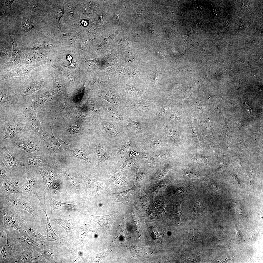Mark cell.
Listing matches in <instances>:
<instances>
[{
  "label": "cell",
  "instance_id": "44",
  "mask_svg": "<svg viewBox=\"0 0 263 263\" xmlns=\"http://www.w3.org/2000/svg\"><path fill=\"white\" fill-rule=\"evenodd\" d=\"M135 187L134 186L132 188L125 191L117 194L118 196L121 198L126 199L130 197L135 189Z\"/></svg>",
  "mask_w": 263,
  "mask_h": 263
},
{
  "label": "cell",
  "instance_id": "4",
  "mask_svg": "<svg viewBox=\"0 0 263 263\" xmlns=\"http://www.w3.org/2000/svg\"><path fill=\"white\" fill-rule=\"evenodd\" d=\"M3 229L6 233L7 239L1 250L2 258L0 263H15L24 250L15 239V229L9 227Z\"/></svg>",
  "mask_w": 263,
  "mask_h": 263
},
{
  "label": "cell",
  "instance_id": "5",
  "mask_svg": "<svg viewBox=\"0 0 263 263\" xmlns=\"http://www.w3.org/2000/svg\"><path fill=\"white\" fill-rule=\"evenodd\" d=\"M52 158L42 168L37 169L42 177L46 192L49 193L53 190L59 191L61 183L56 164Z\"/></svg>",
  "mask_w": 263,
  "mask_h": 263
},
{
  "label": "cell",
  "instance_id": "54",
  "mask_svg": "<svg viewBox=\"0 0 263 263\" xmlns=\"http://www.w3.org/2000/svg\"><path fill=\"white\" fill-rule=\"evenodd\" d=\"M108 110L109 112L113 116L116 117H118V113L112 107H109L108 108Z\"/></svg>",
  "mask_w": 263,
  "mask_h": 263
},
{
  "label": "cell",
  "instance_id": "19",
  "mask_svg": "<svg viewBox=\"0 0 263 263\" xmlns=\"http://www.w3.org/2000/svg\"><path fill=\"white\" fill-rule=\"evenodd\" d=\"M47 261L35 250H24L15 263H45Z\"/></svg>",
  "mask_w": 263,
  "mask_h": 263
},
{
  "label": "cell",
  "instance_id": "17",
  "mask_svg": "<svg viewBox=\"0 0 263 263\" xmlns=\"http://www.w3.org/2000/svg\"><path fill=\"white\" fill-rule=\"evenodd\" d=\"M54 91L51 89L43 93L33 96L32 103L28 109L36 110L38 107L43 104L56 100L57 95Z\"/></svg>",
  "mask_w": 263,
  "mask_h": 263
},
{
  "label": "cell",
  "instance_id": "3",
  "mask_svg": "<svg viewBox=\"0 0 263 263\" xmlns=\"http://www.w3.org/2000/svg\"><path fill=\"white\" fill-rule=\"evenodd\" d=\"M0 206L10 205L25 210L33 217L35 221H38L41 210L40 205L33 202H28L21 197L18 198L16 196L9 194L3 189L0 191Z\"/></svg>",
  "mask_w": 263,
  "mask_h": 263
},
{
  "label": "cell",
  "instance_id": "12",
  "mask_svg": "<svg viewBox=\"0 0 263 263\" xmlns=\"http://www.w3.org/2000/svg\"><path fill=\"white\" fill-rule=\"evenodd\" d=\"M50 220L60 225L65 230L67 236L65 240L71 245L73 243L77 244L78 239V232L77 229V223L75 219L51 218Z\"/></svg>",
  "mask_w": 263,
  "mask_h": 263
},
{
  "label": "cell",
  "instance_id": "53",
  "mask_svg": "<svg viewBox=\"0 0 263 263\" xmlns=\"http://www.w3.org/2000/svg\"><path fill=\"white\" fill-rule=\"evenodd\" d=\"M105 98L111 102H113L116 100L115 96L110 94H106L104 96Z\"/></svg>",
  "mask_w": 263,
  "mask_h": 263
},
{
  "label": "cell",
  "instance_id": "16",
  "mask_svg": "<svg viewBox=\"0 0 263 263\" xmlns=\"http://www.w3.org/2000/svg\"><path fill=\"white\" fill-rule=\"evenodd\" d=\"M15 236L16 240L21 245L24 250L30 251L35 250L40 246L41 242L34 241L26 230L19 231L15 230Z\"/></svg>",
  "mask_w": 263,
  "mask_h": 263
},
{
  "label": "cell",
  "instance_id": "46",
  "mask_svg": "<svg viewBox=\"0 0 263 263\" xmlns=\"http://www.w3.org/2000/svg\"><path fill=\"white\" fill-rule=\"evenodd\" d=\"M27 6L32 11L38 12L39 10V5L38 2H30L27 4Z\"/></svg>",
  "mask_w": 263,
  "mask_h": 263
},
{
  "label": "cell",
  "instance_id": "35",
  "mask_svg": "<svg viewBox=\"0 0 263 263\" xmlns=\"http://www.w3.org/2000/svg\"><path fill=\"white\" fill-rule=\"evenodd\" d=\"M0 63L8 62L10 60L12 54L11 51L3 48L0 44Z\"/></svg>",
  "mask_w": 263,
  "mask_h": 263
},
{
  "label": "cell",
  "instance_id": "43",
  "mask_svg": "<svg viewBox=\"0 0 263 263\" xmlns=\"http://www.w3.org/2000/svg\"><path fill=\"white\" fill-rule=\"evenodd\" d=\"M83 130V127L80 125H69L68 126L66 129L67 133L69 134L78 133Z\"/></svg>",
  "mask_w": 263,
  "mask_h": 263
},
{
  "label": "cell",
  "instance_id": "18",
  "mask_svg": "<svg viewBox=\"0 0 263 263\" xmlns=\"http://www.w3.org/2000/svg\"><path fill=\"white\" fill-rule=\"evenodd\" d=\"M139 158L141 165L148 169L153 175L157 171L160 163H156L154 159L141 147Z\"/></svg>",
  "mask_w": 263,
  "mask_h": 263
},
{
  "label": "cell",
  "instance_id": "42",
  "mask_svg": "<svg viewBox=\"0 0 263 263\" xmlns=\"http://www.w3.org/2000/svg\"><path fill=\"white\" fill-rule=\"evenodd\" d=\"M63 245L68 247L70 250L72 254L73 262L80 263V260L73 246L68 243L66 240Z\"/></svg>",
  "mask_w": 263,
  "mask_h": 263
},
{
  "label": "cell",
  "instance_id": "36",
  "mask_svg": "<svg viewBox=\"0 0 263 263\" xmlns=\"http://www.w3.org/2000/svg\"><path fill=\"white\" fill-rule=\"evenodd\" d=\"M17 182L13 181L8 187L5 190L9 194H16L20 195V187L18 185Z\"/></svg>",
  "mask_w": 263,
  "mask_h": 263
},
{
  "label": "cell",
  "instance_id": "30",
  "mask_svg": "<svg viewBox=\"0 0 263 263\" xmlns=\"http://www.w3.org/2000/svg\"><path fill=\"white\" fill-rule=\"evenodd\" d=\"M70 153L73 156L84 160L91 164V161L87 153L83 149L79 148L74 149L70 151Z\"/></svg>",
  "mask_w": 263,
  "mask_h": 263
},
{
  "label": "cell",
  "instance_id": "11",
  "mask_svg": "<svg viewBox=\"0 0 263 263\" xmlns=\"http://www.w3.org/2000/svg\"><path fill=\"white\" fill-rule=\"evenodd\" d=\"M36 111L28 109L23 113L26 128L28 130L36 134L45 143L48 134L43 130L40 125L41 121L38 119Z\"/></svg>",
  "mask_w": 263,
  "mask_h": 263
},
{
  "label": "cell",
  "instance_id": "13",
  "mask_svg": "<svg viewBox=\"0 0 263 263\" xmlns=\"http://www.w3.org/2000/svg\"><path fill=\"white\" fill-rule=\"evenodd\" d=\"M46 62V61H44L34 64L20 65L19 66L4 72L1 75L0 80L13 77L27 76L33 69L45 64Z\"/></svg>",
  "mask_w": 263,
  "mask_h": 263
},
{
  "label": "cell",
  "instance_id": "31",
  "mask_svg": "<svg viewBox=\"0 0 263 263\" xmlns=\"http://www.w3.org/2000/svg\"><path fill=\"white\" fill-rule=\"evenodd\" d=\"M0 103L14 105L16 104L18 102L16 95L10 96L0 91Z\"/></svg>",
  "mask_w": 263,
  "mask_h": 263
},
{
  "label": "cell",
  "instance_id": "23",
  "mask_svg": "<svg viewBox=\"0 0 263 263\" xmlns=\"http://www.w3.org/2000/svg\"><path fill=\"white\" fill-rule=\"evenodd\" d=\"M48 53L46 52L40 51H34L26 53L25 58L20 65L31 64L45 61Z\"/></svg>",
  "mask_w": 263,
  "mask_h": 263
},
{
  "label": "cell",
  "instance_id": "25",
  "mask_svg": "<svg viewBox=\"0 0 263 263\" xmlns=\"http://www.w3.org/2000/svg\"><path fill=\"white\" fill-rule=\"evenodd\" d=\"M172 167L167 160L160 162L157 171L152 177L151 183H155L162 179Z\"/></svg>",
  "mask_w": 263,
  "mask_h": 263
},
{
  "label": "cell",
  "instance_id": "22",
  "mask_svg": "<svg viewBox=\"0 0 263 263\" xmlns=\"http://www.w3.org/2000/svg\"><path fill=\"white\" fill-rule=\"evenodd\" d=\"M47 199L50 206L51 214L56 209L59 210L67 213L78 206L76 203L68 204L58 202L52 198L49 195L47 197Z\"/></svg>",
  "mask_w": 263,
  "mask_h": 263
},
{
  "label": "cell",
  "instance_id": "41",
  "mask_svg": "<svg viewBox=\"0 0 263 263\" xmlns=\"http://www.w3.org/2000/svg\"><path fill=\"white\" fill-rule=\"evenodd\" d=\"M113 180L115 183L122 184H128L129 182L128 180L122 175L120 173L114 172L112 176Z\"/></svg>",
  "mask_w": 263,
  "mask_h": 263
},
{
  "label": "cell",
  "instance_id": "56",
  "mask_svg": "<svg viewBox=\"0 0 263 263\" xmlns=\"http://www.w3.org/2000/svg\"><path fill=\"white\" fill-rule=\"evenodd\" d=\"M235 209L237 210H241L243 208L242 205L238 203H236L235 204Z\"/></svg>",
  "mask_w": 263,
  "mask_h": 263
},
{
  "label": "cell",
  "instance_id": "33",
  "mask_svg": "<svg viewBox=\"0 0 263 263\" xmlns=\"http://www.w3.org/2000/svg\"><path fill=\"white\" fill-rule=\"evenodd\" d=\"M192 209L194 213L199 215L203 214L207 210L199 198L195 199L193 202Z\"/></svg>",
  "mask_w": 263,
  "mask_h": 263
},
{
  "label": "cell",
  "instance_id": "45",
  "mask_svg": "<svg viewBox=\"0 0 263 263\" xmlns=\"http://www.w3.org/2000/svg\"><path fill=\"white\" fill-rule=\"evenodd\" d=\"M33 24L31 21L27 18H24L22 23V28L25 31H28L32 29Z\"/></svg>",
  "mask_w": 263,
  "mask_h": 263
},
{
  "label": "cell",
  "instance_id": "6",
  "mask_svg": "<svg viewBox=\"0 0 263 263\" xmlns=\"http://www.w3.org/2000/svg\"><path fill=\"white\" fill-rule=\"evenodd\" d=\"M27 129L25 123L14 119H9L0 124V148L6 147L15 137L24 134Z\"/></svg>",
  "mask_w": 263,
  "mask_h": 263
},
{
  "label": "cell",
  "instance_id": "26",
  "mask_svg": "<svg viewBox=\"0 0 263 263\" xmlns=\"http://www.w3.org/2000/svg\"><path fill=\"white\" fill-rule=\"evenodd\" d=\"M79 228L77 230L78 239L77 244H79L82 248L84 250V241L86 234L89 232L94 231L95 230L90 225L83 222H79Z\"/></svg>",
  "mask_w": 263,
  "mask_h": 263
},
{
  "label": "cell",
  "instance_id": "55",
  "mask_svg": "<svg viewBox=\"0 0 263 263\" xmlns=\"http://www.w3.org/2000/svg\"><path fill=\"white\" fill-rule=\"evenodd\" d=\"M87 61L92 66L94 67H95L98 65V60L97 59H94L92 60H88L86 59Z\"/></svg>",
  "mask_w": 263,
  "mask_h": 263
},
{
  "label": "cell",
  "instance_id": "32",
  "mask_svg": "<svg viewBox=\"0 0 263 263\" xmlns=\"http://www.w3.org/2000/svg\"><path fill=\"white\" fill-rule=\"evenodd\" d=\"M0 181L13 180L11 172L3 162L0 164Z\"/></svg>",
  "mask_w": 263,
  "mask_h": 263
},
{
  "label": "cell",
  "instance_id": "29",
  "mask_svg": "<svg viewBox=\"0 0 263 263\" xmlns=\"http://www.w3.org/2000/svg\"><path fill=\"white\" fill-rule=\"evenodd\" d=\"M26 230L30 236L36 242L47 241L46 236L42 235L34 227H30Z\"/></svg>",
  "mask_w": 263,
  "mask_h": 263
},
{
  "label": "cell",
  "instance_id": "20",
  "mask_svg": "<svg viewBox=\"0 0 263 263\" xmlns=\"http://www.w3.org/2000/svg\"><path fill=\"white\" fill-rule=\"evenodd\" d=\"M47 241H46L42 246L38 248L35 250L49 262L56 263L58 255L53 247L49 245Z\"/></svg>",
  "mask_w": 263,
  "mask_h": 263
},
{
  "label": "cell",
  "instance_id": "59",
  "mask_svg": "<svg viewBox=\"0 0 263 263\" xmlns=\"http://www.w3.org/2000/svg\"><path fill=\"white\" fill-rule=\"evenodd\" d=\"M67 59L68 60H71V59L72 58V57L70 55H67Z\"/></svg>",
  "mask_w": 263,
  "mask_h": 263
},
{
  "label": "cell",
  "instance_id": "52",
  "mask_svg": "<svg viewBox=\"0 0 263 263\" xmlns=\"http://www.w3.org/2000/svg\"><path fill=\"white\" fill-rule=\"evenodd\" d=\"M186 174L189 177L193 178H198L200 176L199 174L195 172H190L187 173Z\"/></svg>",
  "mask_w": 263,
  "mask_h": 263
},
{
  "label": "cell",
  "instance_id": "37",
  "mask_svg": "<svg viewBox=\"0 0 263 263\" xmlns=\"http://www.w3.org/2000/svg\"><path fill=\"white\" fill-rule=\"evenodd\" d=\"M68 81L73 82L74 77L73 75L63 69L61 67L57 65H54L52 66Z\"/></svg>",
  "mask_w": 263,
  "mask_h": 263
},
{
  "label": "cell",
  "instance_id": "7",
  "mask_svg": "<svg viewBox=\"0 0 263 263\" xmlns=\"http://www.w3.org/2000/svg\"><path fill=\"white\" fill-rule=\"evenodd\" d=\"M27 177L24 184L20 187V195L31 196L44 189L41 175L36 169L26 170Z\"/></svg>",
  "mask_w": 263,
  "mask_h": 263
},
{
  "label": "cell",
  "instance_id": "39",
  "mask_svg": "<svg viewBox=\"0 0 263 263\" xmlns=\"http://www.w3.org/2000/svg\"><path fill=\"white\" fill-rule=\"evenodd\" d=\"M50 47V46L48 44L38 42L30 45L28 46V49L32 51H39Z\"/></svg>",
  "mask_w": 263,
  "mask_h": 263
},
{
  "label": "cell",
  "instance_id": "2",
  "mask_svg": "<svg viewBox=\"0 0 263 263\" xmlns=\"http://www.w3.org/2000/svg\"><path fill=\"white\" fill-rule=\"evenodd\" d=\"M30 132L29 134H23L16 137L9 142L18 150H22L34 155L44 154L45 142L34 132Z\"/></svg>",
  "mask_w": 263,
  "mask_h": 263
},
{
  "label": "cell",
  "instance_id": "24",
  "mask_svg": "<svg viewBox=\"0 0 263 263\" xmlns=\"http://www.w3.org/2000/svg\"><path fill=\"white\" fill-rule=\"evenodd\" d=\"M156 163H160L171 156L176 155L175 151L169 148L168 146L162 147L149 154Z\"/></svg>",
  "mask_w": 263,
  "mask_h": 263
},
{
  "label": "cell",
  "instance_id": "51",
  "mask_svg": "<svg viewBox=\"0 0 263 263\" xmlns=\"http://www.w3.org/2000/svg\"><path fill=\"white\" fill-rule=\"evenodd\" d=\"M78 117L82 121H87L89 120V117L85 113L79 112L78 113Z\"/></svg>",
  "mask_w": 263,
  "mask_h": 263
},
{
  "label": "cell",
  "instance_id": "21",
  "mask_svg": "<svg viewBox=\"0 0 263 263\" xmlns=\"http://www.w3.org/2000/svg\"><path fill=\"white\" fill-rule=\"evenodd\" d=\"M117 213H114L108 215L97 216L89 215L90 218L98 223L105 230L110 231L111 227L118 216Z\"/></svg>",
  "mask_w": 263,
  "mask_h": 263
},
{
  "label": "cell",
  "instance_id": "57",
  "mask_svg": "<svg viewBox=\"0 0 263 263\" xmlns=\"http://www.w3.org/2000/svg\"><path fill=\"white\" fill-rule=\"evenodd\" d=\"M81 23L84 26H86L87 25L88 22V21L86 20H82L81 21Z\"/></svg>",
  "mask_w": 263,
  "mask_h": 263
},
{
  "label": "cell",
  "instance_id": "49",
  "mask_svg": "<svg viewBox=\"0 0 263 263\" xmlns=\"http://www.w3.org/2000/svg\"><path fill=\"white\" fill-rule=\"evenodd\" d=\"M188 235L189 238L191 240H195L198 237V233L197 231L193 230L189 232Z\"/></svg>",
  "mask_w": 263,
  "mask_h": 263
},
{
  "label": "cell",
  "instance_id": "1",
  "mask_svg": "<svg viewBox=\"0 0 263 263\" xmlns=\"http://www.w3.org/2000/svg\"><path fill=\"white\" fill-rule=\"evenodd\" d=\"M0 225L3 228H12L20 231L34 226L35 221L29 213L10 205L0 208Z\"/></svg>",
  "mask_w": 263,
  "mask_h": 263
},
{
  "label": "cell",
  "instance_id": "38",
  "mask_svg": "<svg viewBox=\"0 0 263 263\" xmlns=\"http://www.w3.org/2000/svg\"><path fill=\"white\" fill-rule=\"evenodd\" d=\"M103 128L105 131L110 135L114 136L118 133L117 127L112 123L109 122H105L103 124Z\"/></svg>",
  "mask_w": 263,
  "mask_h": 263
},
{
  "label": "cell",
  "instance_id": "34",
  "mask_svg": "<svg viewBox=\"0 0 263 263\" xmlns=\"http://www.w3.org/2000/svg\"><path fill=\"white\" fill-rule=\"evenodd\" d=\"M95 146V152L99 159L102 161H105L107 158V152L104 147L100 144H94Z\"/></svg>",
  "mask_w": 263,
  "mask_h": 263
},
{
  "label": "cell",
  "instance_id": "10",
  "mask_svg": "<svg viewBox=\"0 0 263 263\" xmlns=\"http://www.w3.org/2000/svg\"><path fill=\"white\" fill-rule=\"evenodd\" d=\"M0 162L3 163L11 172L19 171L24 166L18 152H11L5 147L0 148Z\"/></svg>",
  "mask_w": 263,
  "mask_h": 263
},
{
  "label": "cell",
  "instance_id": "14",
  "mask_svg": "<svg viewBox=\"0 0 263 263\" xmlns=\"http://www.w3.org/2000/svg\"><path fill=\"white\" fill-rule=\"evenodd\" d=\"M47 139L45 142L43 150L44 154L48 155L56 153H62L65 151L67 148L61 144L59 141V139H56L53 132L52 128L50 127L49 130Z\"/></svg>",
  "mask_w": 263,
  "mask_h": 263
},
{
  "label": "cell",
  "instance_id": "50",
  "mask_svg": "<svg viewBox=\"0 0 263 263\" xmlns=\"http://www.w3.org/2000/svg\"><path fill=\"white\" fill-rule=\"evenodd\" d=\"M14 1L13 0H0V5L1 6H6L12 9L11 5Z\"/></svg>",
  "mask_w": 263,
  "mask_h": 263
},
{
  "label": "cell",
  "instance_id": "47",
  "mask_svg": "<svg viewBox=\"0 0 263 263\" xmlns=\"http://www.w3.org/2000/svg\"><path fill=\"white\" fill-rule=\"evenodd\" d=\"M3 228L0 227V246L1 248L6 243L7 239L6 236L7 234H5H5Z\"/></svg>",
  "mask_w": 263,
  "mask_h": 263
},
{
  "label": "cell",
  "instance_id": "58",
  "mask_svg": "<svg viewBox=\"0 0 263 263\" xmlns=\"http://www.w3.org/2000/svg\"><path fill=\"white\" fill-rule=\"evenodd\" d=\"M236 229V237H238V238H239V237L240 238V234H239V233L238 232V231H237V230H236V229Z\"/></svg>",
  "mask_w": 263,
  "mask_h": 263
},
{
  "label": "cell",
  "instance_id": "15",
  "mask_svg": "<svg viewBox=\"0 0 263 263\" xmlns=\"http://www.w3.org/2000/svg\"><path fill=\"white\" fill-rule=\"evenodd\" d=\"M8 29L9 31V38L12 45V50L10 60L5 63L3 66V68L6 70V71L13 69L19 64H21L25 58L19 48L15 39L12 36L8 28Z\"/></svg>",
  "mask_w": 263,
  "mask_h": 263
},
{
  "label": "cell",
  "instance_id": "48",
  "mask_svg": "<svg viewBox=\"0 0 263 263\" xmlns=\"http://www.w3.org/2000/svg\"><path fill=\"white\" fill-rule=\"evenodd\" d=\"M186 191V189L185 187H181L177 188L176 190H173L167 194V195H179L185 192Z\"/></svg>",
  "mask_w": 263,
  "mask_h": 263
},
{
  "label": "cell",
  "instance_id": "9",
  "mask_svg": "<svg viewBox=\"0 0 263 263\" xmlns=\"http://www.w3.org/2000/svg\"><path fill=\"white\" fill-rule=\"evenodd\" d=\"M18 152L19 153L23 162L24 166L26 170L37 169L43 166L50 160L51 155L43 154L39 155H33L24 151L19 150Z\"/></svg>",
  "mask_w": 263,
  "mask_h": 263
},
{
  "label": "cell",
  "instance_id": "8",
  "mask_svg": "<svg viewBox=\"0 0 263 263\" xmlns=\"http://www.w3.org/2000/svg\"><path fill=\"white\" fill-rule=\"evenodd\" d=\"M138 143L141 148L149 154L163 147L168 146L167 137L157 131L140 138Z\"/></svg>",
  "mask_w": 263,
  "mask_h": 263
},
{
  "label": "cell",
  "instance_id": "28",
  "mask_svg": "<svg viewBox=\"0 0 263 263\" xmlns=\"http://www.w3.org/2000/svg\"><path fill=\"white\" fill-rule=\"evenodd\" d=\"M44 80H38L32 82L27 86L23 91L24 96L30 95L43 88L45 85Z\"/></svg>",
  "mask_w": 263,
  "mask_h": 263
},
{
  "label": "cell",
  "instance_id": "27",
  "mask_svg": "<svg viewBox=\"0 0 263 263\" xmlns=\"http://www.w3.org/2000/svg\"><path fill=\"white\" fill-rule=\"evenodd\" d=\"M43 211L44 212L47 218V221L45 224L47 233V235L46 236L47 241H53L62 244L65 240V239L60 238L56 234L50 225L49 219L47 215L46 210H44Z\"/></svg>",
  "mask_w": 263,
  "mask_h": 263
},
{
  "label": "cell",
  "instance_id": "40",
  "mask_svg": "<svg viewBox=\"0 0 263 263\" xmlns=\"http://www.w3.org/2000/svg\"><path fill=\"white\" fill-rule=\"evenodd\" d=\"M49 73L52 78L53 85L55 89L59 92L63 91L64 88L62 85L59 82L56 75L54 73L50 71L49 72Z\"/></svg>",
  "mask_w": 263,
  "mask_h": 263
}]
</instances>
